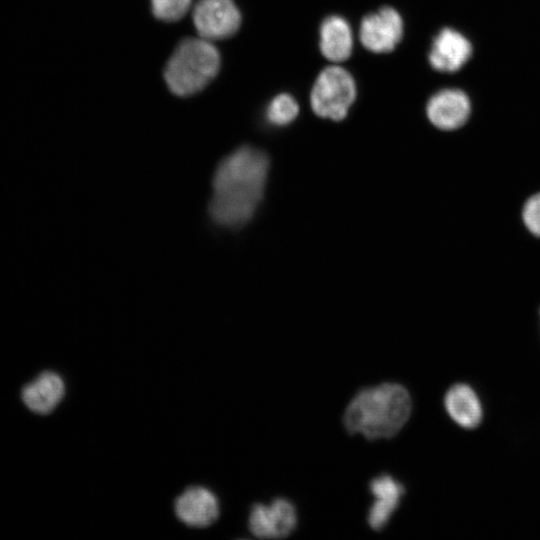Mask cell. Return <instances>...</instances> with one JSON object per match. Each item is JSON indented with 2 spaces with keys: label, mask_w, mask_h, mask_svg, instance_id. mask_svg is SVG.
I'll return each instance as SVG.
<instances>
[{
  "label": "cell",
  "mask_w": 540,
  "mask_h": 540,
  "mask_svg": "<svg viewBox=\"0 0 540 540\" xmlns=\"http://www.w3.org/2000/svg\"><path fill=\"white\" fill-rule=\"evenodd\" d=\"M356 97L352 75L342 67L329 66L317 76L310 93L314 113L334 121L344 119Z\"/></svg>",
  "instance_id": "4"
},
{
  "label": "cell",
  "mask_w": 540,
  "mask_h": 540,
  "mask_svg": "<svg viewBox=\"0 0 540 540\" xmlns=\"http://www.w3.org/2000/svg\"><path fill=\"white\" fill-rule=\"evenodd\" d=\"M426 112L435 127L450 131L467 122L471 104L469 97L460 89H443L429 99Z\"/></svg>",
  "instance_id": "8"
},
{
  "label": "cell",
  "mask_w": 540,
  "mask_h": 540,
  "mask_svg": "<svg viewBox=\"0 0 540 540\" xmlns=\"http://www.w3.org/2000/svg\"><path fill=\"white\" fill-rule=\"evenodd\" d=\"M251 533L263 539L283 538L297 525L295 506L287 499L277 498L270 504H255L249 515Z\"/></svg>",
  "instance_id": "7"
},
{
  "label": "cell",
  "mask_w": 540,
  "mask_h": 540,
  "mask_svg": "<svg viewBox=\"0 0 540 540\" xmlns=\"http://www.w3.org/2000/svg\"><path fill=\"white\" fill-rule=\"evenodd\" d=\"M412 401L405 387L383 383L359 391L348 404L343 422L351 434H361L369 440L391 438L408 421Z\"/></svg>",
  "instance_id": "2"
},
{
  "label": "cell",
  "mask_w": 540,
  "mask_h": 540,
  "mask_svg": "<svg viewBox=\"0 0 540 540\" xmlns=\"http://www.w3.org/2000/svg\"><path fill=\"white\" fill-rule=\"evenodd\" d=\"M192 17L200 37L209 41L234 35L241 24V14L233 0H198Z\"/></svg>",
  "instance_id": "5"
},
{
  "label": "cell",
  "mask_w": 540,
  "mask_h": 540,
  "mask_svg": "<svg viewBox=\"0 0 540 540\" xmlns=\"http://www.w3.org/2000/svg\"><path fill=\"white\" fill-rule=\"evenodd\" d=\"M191 0H151L154 16L162 21L180 20L188 11Z\"/></svg>",
  "instance_id": "16"
},
{
  "label": "cell",
  "mask_w": 540,
  "mask_h": 540,
  "mask_svg": "<svg viewBox=\"0 0 540 540\" xmlns=\"http://www.w3.org/2000/svg\"><path fill=\"white\" fill-rule=\"evenodd\" d=\"M299 106L296 100L287 93L275 96L266 108L265 117L269 124L283 127L297 117Z\"/></svg>",
  "instance_id": "15"
},
{
  "label": "cell",
  "mask_w": 540,
  "mask_h": 540,
  "mask_svg": "<svg viewBox=\"0 0 540 540\" xmlns=\"http://www.w3.org/2000/svg\"><path fill=\"white\" fill-rule=\"evenodd\" d=\"M369 489L374 497L368 515L369 526L376 531L383 529L397 509L404 493V486L389 474L372 479Z\"/></svg>",
  "instance_id": "11"
},
{
  "label": "cell",
  "mask_w": 540,
  "mask_h": 540,
  "mask_svg": "<svg viewBox=\"0 0 540 540\" xmlns=\"http://www.w3.org/2000/svg\"><path fill=\"white\" fill-rule=\"evenodd\" d=\"M319 47L322 55L332 62H341L352 53L353 35L349 23L333 15L325 18L320 26Z\"/></svg>",
  "instance_id": "14"
},
{
  "label": "cell",
  "mask_w": 540,
  "mask_h": 540,
  "mask_svg": "<svg viewBox=\"0 0 540 540\" xmlns=\"http://www.w3.org/2000/svg\"><path fill=\"white\" fill-rule=\"evenodd\" d=\"M444 406L451 419L465 429H474L482 422V403L468 384L451 386L445 394Z\"/></svg>",
  "instance_id": "12"
},
{
  "label": "cell",
  "mask_w": 540,
  "mask_h": 540,
  "mask_svg": "<svg viewBox=\"0 0 540 540\" xmlns=\"http://www.w3.org/2000/svg\"><path fill=\"white\" fill-rule=\"evenodd\" d=\"M269 166L267 154L252 146L225 156L212 177L211 220L224 228H240L249 222L262 201Z\"/></svg>",
  "instance_id": "1"
},
{
  "label": "cell",
  "mask_w": 540,
  "mask_h": 540,
  "mask_svg": "<svg viewBox=\"0 0 540 540\" xmlns=\"http://www.w3.org/2000/svg\"><path fill=\"white\" fill-rule=\"evenodd\" d=\"M403 27L400 14L391 7H383L362 19L359 38L367 50L374 53H387L400 42Z\"/></svg>",
  "instance_id": "6"
},
{
  "label": "cell",
  "mask_w": 540,
  "mask_h": 540,
  "mask_svg": "<svg viewBox=\"0 0 540 540\" xmlns=\"http://www.w3.org/2000/svg\"><path fill=\"white\" fill-rule=\"evenodd\" d=\"M175 512L184 524L204 528L213 524L219 516L215 495L208 489L193 486L186 489L175 501Z\"/></svg>",
  "instance_id": "10"
},
{
  "label": "cell",
  "mask_w": 540,
  "mask_h": 540,
  "mask_svg": "<svg viewBox=\"0 0 540 540\" xmlns=\"http://www.w3.org/2000/svg\"><path fill=\"white\" fill-rule=\"evenodd\" d=\"M65 393L62 378L51 371L42 372L22 389V400L33 412L48 414L60 403Z\"/></svg>",
  "instance_id": "13"
},
{
  "label": "cell",
  "mask_w": 540,
  "mask_h": 540,
  "mask_svg": "<svg viewBox=\"0 0 540 540\" xmlns=\"http://www.w3.org/2000/svg\"><path fill=\"white\" fill-rule=\"evenodd\" d=\"M219 68L217 48L202 37H190L183 39L172 53L165 66L164 78L172 93L185 97L206 87Z\"/></svg>",
  "instance_id": "3"
},
{
  "label": "cell",
  "mask_w": 540,
  "mask_h": 540,
  "mask_svg": "<svg viewBox=\"0 0 540 540\" xmlns=\"http://www.w3.org/2000/svg\"><path fill=\"white\" fill-rule=\"evenodd\" d=\"M471 54V43L464 35L454 29L444 28L432 42L429 62L437 71L452 73L462 68Z\"/></svg>",
  "instance_id": "9"
},
{
  "label": "cell",
  "mask_w": 540,
  "mask_h": 540,
  "mask_svg": "<svg viewBox=\"0 0 540 540\" xmlns=\"http://www.w3.org/2000/svg\"><path fill=\"white\" fill-rule=\"evenodd\" d=\"M522 215L526 228L533 235L540 237V193L526 201Z\"/></svg>",
  "instance_id": "17"
}]
</instances>
